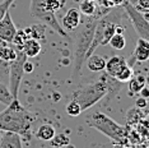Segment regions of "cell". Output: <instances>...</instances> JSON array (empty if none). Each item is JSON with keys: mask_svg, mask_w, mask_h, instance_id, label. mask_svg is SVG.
Here are the masks:
<instances>
[{"mask_svg": "<svg viewBox=\"0 0 149 148\" xmlns=\"http://www.w3.org/2000/svg\"><path fill=\"white\" fill-rule=\"evenodd\" d=\"M127 87H129V92H130V95H138L139 91L141 89V87L145 84V78L141 75L136 77V78H130L127 80Z\"/></svg>", "mask_w": 149, "mask_h": 148, "instance_id": "obj_19", "label": "cell"}, {"mask_svg": "<svg viewBox=\"0 0 149 148\" xmlns=\"http://www.w3.org/2000/svg\"><path fill=\"white\" fill-rule=\"evenodd\" d=\"M65 112H66L69 116L75 117V116H79L80 114L83 112V111H82V109H80L79 103H78L75 100L72 98V100L69 101V102L66 103V106H65Z\"/></svg>", "mask_w": 149, "mask_h": 148, "instance_id": "obj_22", "label": "cell"}, {"mask_svg": "<svg viewBox=\"0 0 149 148\" xmlns=\"http://www.w3.org/2000/svg\"><path fill=\"white\" fill-rule=\"evenodd\" d=\"M139 93L141 95V97H144V98H148L149 92H148V87H147V84H144L143 87H141V89L139 91Z\"/></svg>", "mask_w": 149, "mask_h": 148, "instance_id": "obj_31", "label": "cell"}, {"mask_svg": "<svg viewBox=\"0 0 149 148\" xmlns=\"http://www.w3.org/2000/svg\"><path fill=\"white\" fill-rule=\"evenodd\" d=\"M0 148H23L21 135L17 133L5 132L0 139Z\"/></svg>", "mask_w": 149, "mask_h": 148, "instance_id": "obj_13", "label": "cell"}, {"mask_svg": "<svg viewBox=\"0 0 149 148\" xmlns=\"http://www.w3.org/2000/svg\"><path fill=\"white\" fill-rule=\"evenodd\" d=\"M148 106V101L147 98H144V97H139V98H136V101H135V107H138V109H145V107Z\"/></svg>", "mask_w": 149, "mask_h": 148, "instance_id": "obj_29", "label": "cell"}, {"mask_svg": "<svg viewBox=\"0 0 149 148\" xmlns=\"http://www.w3.org/2000/svg\"><path fill=\"white\" fill-rule=\"evenodd\" d=\"M29 12L31 15L37 18L38 21H41L46 27H50L52 31H55L57 35H60L61 37L69 40L70 37L66 33V31L61 27L57 18L55 17V13H51L50 10H47L45 6V0H31V5H29Z\"/></svg>", "mask_w": 149, "mask_h": 148, "instance_id": "obj_5", "label": "cell"}, {"mask_svg": "<svg viewBox=\"0 0 149 148\" xmlns=\"http://www.w3.org/2000/svg\"><path fill=\"white\" fill-rule=\"evenodd\" d=\"M80 12L78 8H70L69 10L65 13V15L63 17V24L61 27L64 29H69V31H75L78 28V26L80 24Z\"/></svg>", "mask_w": 149, "mask_h": 148, "instance_id": "obj_9", "label": "cell"}, {"mask_svg": "<svg viewBox=\"0 0 149 148\" xmlns=\"http://www.w3.org/2000/svg\"><path fill=\"white\" fill-rule=\"evenodd\" d=\"M124 10L127 14L129 19H130L131 24H133L135 32H136L138 37L144 40H149V23L147 19V15L143 14L138 10L133 5V3L125 0L123 3Z\"/></svg>", "mask_w": 149, "mask_h": 148, "instance_id": "obj_7", "label": "cell"}, {"mask_svg": "<svg viewBox=\"0 0 149 148\" xmlns=\"http://www.w3.org/2000/svg\"><path fill=\"white\" fill-rule=\"evenodd\" d=\"M33 120V116L21 105L18 98H14L3 112H0V130L17 133L19 135L27 134Z\"/></svg>", "mask_w": 149, "mask_h": 148, "instance_id": "obj_3", "label": "cell"}, {"mask_svg": "<svg viewBox=\"0 0 149 148\" xmlns=\"http://www.w3.org/2000/svg\"><path fill=\"white\" fill-rule=\"evenodd\" d=\"M18 50V49H17ZM27 56L22 52V50H18L17 52V58L9 63V92L14 98H18V92H19V86H21L22 78H23V64L27 61Z\"/></svg>", "mask_w": 149, "mask_h": 148, "instance_id": "obj_6", "label": "cell"}, {"mask_svg": "<svg viewBox=\"0 0 149 148\" xmlns=\"http://www.w3.org/2000/svg\"><path fill=\"white\" fill-rule=\"evenodd\" d=\"M126 64V60H125L123 56H118V55H113L111 56L108 60H106V65H104V70H106L107 75L112 77L115 78V75L118 73L123 66Z\"/></svg>", "mask_w": 149, "mask_h": 148, "instance_id": "obj_11", "label": "cell"}, {"mask_svg": "<svg viewBox=\"0 0 149 148\" xmlns=\"http://www.w3.org/2000/svg\"><path fill=\"white\" fill-rule=\"evenodd\" d=\"M84 65L88 68V70L93 73H98L104 70V65H106V59L102 55H98V54L93 52L92 55H89L84 61Z\"/></svg>", "mask_w": 149, "mask_h": 148, "instance_id": "obj_12", "label": "cell"}, {"mask_svg": "<svg viewBox=\"0 0 149 148\" xmlns=\"http://www.w3.org/2000/svg\"><path fill=\"white\" fill-rule=\"evenodd\" d=\"M133 59L135 61H139V63H144L149 59V42H148V40L140 38V37L138 38L136 46H135V50L133 52Z\"/></svg>", "mask_w": 149, "mask_h": 148, "instance_id": "obj_10", "label": "cell"}, {"mask_svg": "<svg viewBox=\"0 0 149 148\" xmlns=\"http://www.w3.org/2000/svg\"><path fill=\"white\" fill-rule=\"evenodd\" d=\"M56 134V130L51 124H43L37 129L36 137L41 140H45V142H50Z\"/></svg>", "mask_w": 149, "mask_h": 148, "instance_id": "obj_15", "label": "cell"}, {"mask_svg": "<svg viewBox=\"0 0 149 148\" xmlns=\"http://www.w3.org/2000/svg\"><path fill=\"white\" fill-rule=\"evenodd\" d=\"M61 0H45V6L51 13H56L61 8Z\"/></svg>", "mask_w": 149, "mask_h": 148, "instance_id": "obj_26", "label": "cell"}, {"mask_svg": "<svg viewBox=\"0 0 149 148\" xmlns=\"http://www.w3.org/2000/svg\"><path fill=\"white\" fill-rule=\"evenodd\" d=\"M87 124L89 128L98 130L107 138L115 140V142H123L127 135L126 128L121 124L116 123L112 117L106 115L101 111H94L87 117Z\"/></svg>", "mask_w": 149, "mask_h": 148, "instance_id": "obj_4", "label": "cell"}, {"mask_svg": "<svg viewBox=\"0 0 149 148\" xmlns=\"http://www.w3.org/2000/svg\"><path fill=\"white\" fill-rule=\"evenodd\" d=\"M17 32V27L13 22L10 13L6 12L5 15L0 19V40L6 43H12V40Z\"/></svg>", "mask_w": 149, "mask_h": 148, "instance_id": "obj_8", "label": "cell"}, {"mask_svg": "<svg viewBox=\"0 0 149 148\" xmlns=\"http://www.w3.org/2000/svg\"><path fill=\"white\" fill-rule=\"evenodd\" d=\"M133 77H134L133 68H130L127 64H125L123 68L118 70V73L115 75V79L118 80V82H121V83H127V80L130 78H133Z\"/></svg>", "mask_w": 149, "mask_h": 148, "instance_id": "obj_20", "label": "cell"}, {"mask_svg": "<svg viewBox=\"0 0 149 148\" xmlns=\"http://www.w3.org/2000/svg\"><path fill=\"white\" fill-rule=\"evenodd\" d=\"M17 52H18V50L12 45L0 46V60L5 63H10L12 60L17 58Z\"/></svg>", "mask_w": 149, "mask_h": 148, "instance_id": "obj_16", "label": "cell"}, {"mask_svg": "<svg viewBox=\"0 0 149 148\" xmlns=\"http://www.w3.org/2000/svg\"><path fill=\"white\" fill-rule=\"evenodd\" d=\"M121 84H123L121 82L106 74V77H102L96 82L87 83L79 87L73 93V100H75L79 103L82 111H87L101 100H103L106 96L113 97L115 93L120 91Z\"/></svg>", "mask_w": 149, "mask_h": 148, "instance_id": "obj_1", "label": "cell"}, {"mask_svg": "<svg viewBox=\"0 0 149 148\" xmlns=\"http://www.w3.org/2000/svg\"><path fill=\"white\" fill-rule=\"evenodd\" d=\"M104 14H97L94 13L91 17H86V19L78 26L77 35H75V42H74V61H73V70L72 77L74 79L79 78L82 74V68L84 65L87 58V52L89 49L91 43L93 40L94 28L98 22V19Z\"/></svg>", "mask_w": 149, "mask_h": 148, "instance_id": "obj_2", "label": "cell"}, {"mask_svg": "<svg viewBox=\"0 0 149 148\" xmlns=\"http://www.w3.org/2000/svg\"><path fill=\"white\" fill-rule=\"evenodd\" d=\"M12 101H13V97L10 95V92H9V88L0 82V102L8 106Z\"/></svg>", "mask_w": 149, "mask_h": 148, "instance_id": "obj_25", "label": "cell"}, {"mask_svg": "<svg viewBox=\"0 0 149 148\" xmlns=\"http://www.w3.org/2000/svg\"><path fill=\"white\" fill-rule=\"evenodd\" d=\"M22 52L24 54L27 58H36L42 50V46L38 40L35 38H27L24 45L22 46Z\"/></svg>", "mask_w": 149, "mask_h": 148, "instance_id": "obj_14", "label": "cell"}, {"mask_svg": "<svg viewBox=\"0 0 149 148\" xmlns=\"http://www.w3.org/2000/svg\"><path fill=\"white\" fill-rule=\"evenodd\" d=\"M13 1H14V0H4V1L0 3V19L5 15L6 12H9V8H10V5L13 4Z\"/></svg>", "mask_w": 149, "mask_h": 148, "instance_id": "obj_27", "label": "cell"}, {"mask_svg": "<svg viewBox=\"0 0 149 148\" xmlns=\"http://www.w3.org/2000/svg\"><path fill=\"white\" fill-rule=\"evenodd\" d=\"M135 8L140 13H143V14H147L148 9H149V0H138V5Z\"/></svg>", "mask_w": 149, "mask_h": 148, "instance_id": "obj_28", "label": "cell"}, {"mask_svg": "<svg viewBox=\"0 0 149 148\" xmlns=\"http://www.w3.org/2000/svg\"><path fill=\"white\" fill-rule=\"evenodd\" d=\"M78 9H79V12L86 17H91L96 13L97 6L94 4L93 0H83V1L79 4V8Z\"/></svg>", "mask_w": 149, "mask_h": 148, "instance_id": "obj_21", "label": "cell"}, {"mask_svg": "<svg viewBox=\"0 0 149 148\" xmlns=\"http://www.w3.org/2000/svg\"><path fill=\"white\" fill-rule=\"evenodd\" d=\"M33 69H35V65H33L31 61H28V60L23 64V72L24 73H32Z\"/></svg>", "mask_w": 149, "mask_h": 148, "instance_id": "obj_30", "label": "cell"}, {"mask_svg": "<svg viewBox=\"0 0 149 148\" xmlns=\"http://www.w3.org/2000/svg\"><path fill=\"white\" fill-rule=\"evenodd\" d=\"M27 38H28V36L26 35L24 29H17L15 35H14V37H13V40H12V43L14 45L15 49L21 50L22 46L24 45V42L27 41Z\"/></svg>", "mask_w": 149, "mask_h": 148, "instance_id": "obj_23", "label": "cell"}, {"mask_svg": "<svg viewBox=\"0 0 149 148\" xmlns=\"http://www.w3.org/2000/svg\"><path fill=\"white\" fill-rule=\"evenodd\" d=\"M50 142H51L52 147H55V148H64L70 143V139L68 135L61 133V134H55V137H54Z\"/></svg>", "mask_w": 149, "mask_h": 148, "instance_id": "obj_24", "label": "cell"}, {"mask_svg": "<svg viewBox=\"0 0 149 148\" xmlns=\"http://www.w3.org/2000/svg\"><path fill=\"white\" fill-rule=\"evenodd\" d=\"M45 29L46 26L45 24H33L31 27L24 29L26 35L28 36V38H35V40H41L43 38V35H45Z\"/></svg>", "mask_w": 149, "mask_h": 148, "instance_id": "obj_17", "label": "cell"}, {"mask_svg": "<svg viewBox=\"0 0 149 148\" xmlns=\"http://www.w3.org/2000/svg\"><path fill=\"white\" fill-rule=\"evenodd\" d=\"M107 45H110L112 49L115 50H124L125 46H126V38H125L124 33H118V32H115L112 37L110 38Z\"/></svg>", "mask_w": 149, "mask_h": 148, "instance_id": "obj_18", "label": "cell"}]
</instances>
